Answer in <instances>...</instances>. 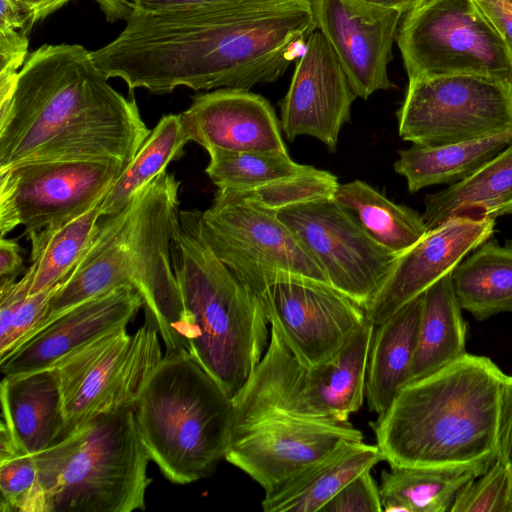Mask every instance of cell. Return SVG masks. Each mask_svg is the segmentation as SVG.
I'll list each match as a JSON object with an SVG mask.
<instances>
[{
    "mask_svg": "<svg viewBox=\"0 0 512 512\" xmlns=\"http://www.w3.org/2000/svg\"><path fill=\"white\" fill-rule=\"evenodd\" d=\"M132 408L150 460L170 482L206 478L225 459L232 398L188 351L163 356Z\"/></svg>",
    "mask_w": 512,
    "mask_h": 512,
    "instance_id": "6",
    "label": "cell"
},
{
    "mask_svg": "<svg viewBox=\"0 0 512 512\" xmlns=\"http://www.w3.org/2000/svg\"><path fill=\"white\" fill-rule=\"evenodd\" d=\"M99 205L61 225L27 235L31 265L21 279L28 294L63 282L77 266L97 230L101 218Z\"/></svg>",
    "mask_w": 512,
    "mask_h": 512,
    "instance_id": "31",
    "label": "cell"
},
{
    "mask_svg": "<svg viewBox=\"0 0 512 512\" xmlns=\"http://www.w3.org/2000/svg\"><path fill=\"white\" fill-rule=\"evenodd\" d=\"M422 295L375 326L371 343L365 396L371 411L383 414L411 375Z\"/></svg>",
    "mask_w": 512,
    "mask_h": 512,
    "instance_id": "24",
    "label": "cell"
},
{
    "mask_svg": "<svg viewBox=\"0 0 512 512\" xmlns=\"http://www.w3.org/2000/svg\"><path fill=\"white\" fill-rule=\"evenodd\" d=\"M463 214L494 219L512 214V142L469 177L424 199L428 230Z\"/></svg>",
    "mask_w": 512,
    "mask_h": 512,
    "instance_id": "25",
    "label": "cell"
},
{
    "mask_svg": "<svg viewBox=\"0 0 512 512\" xmlns=\"http://www.w3.org/2000/svg\"><path fill=\"white\" fill-rule=\"evenodd\" d=\"M2 419L19 451L35 455L63 438L65 416L56 373L51 367L3 376Z\"/></svg>",
    "mask_w": 512,
    "mask_h": 512,
    "instance_id": "22",
    "label": "cell"
},
{
    "mask_svg": "<svg viewBox=\"0 0 512 512\" xmlns=\"http://www.w3.org/2000/svg\"><path fill=\"white\" fill-rule=\"evenodd\" d=\"M33 21L16 0H0V91H12L28 56Z\"/></svg>",
    "mask_w": 512,
    "mask_h": 512,
    "instance_id": "36",
    "label": "cell"
},
{
    "mask_svg": "<svg viewBox=\"0 0 512 512\" xmlns=\"http://www.w3.org/2000/svg\"><path fill=\"white\" fill-rule=\"evenodd\" d=\"M361 440V431L347 422L261 413L232 423L225 460L267 493L325 458L345 441Z\"/></svg>",
    "mask_w": 512,
    "mask_h": 512,
    "instance_id": "15",
    "label": "cell"
},
{
    "mask_svg": "<svg viewBox=\"0 0 512 512\" xmlns=\"http://www.w3.org/2000/svg\"><path fill=\"white\" fill-rule=\"evenodd\" d=\"M21 249L16 240L1 237L0 240V287L7 286L15 281L23 268Z\"/></svg>",
    "mask_w": 512,
    "mask_h": 512,
    "instance_id": "41",
    "label": "cell"
},
{
    "mask_svg": "<svg viewBox=\"0 0 512 512\" xmlns=\"http://www.w3.org/2000/svg\"><path fill=\"white\" fill-rule=\"evenodd\" d=\"M79 44L28 54L0 108V170L29 162L115 160L127 166L150 131Z\"/></svg>",
    "mask_w": 512,
    "mask_h": 512,
    "instance_id": "2",
    "label": "cell"
},
{
    "mask_svg": "<svg viewBox=\"0 0 512 512\" xmlns=\"http://www.w3.org/2000/svg\"><path fill=\"white\" fill-rule=\"evenodd\" d=\"M159 336L146 318L135 333L130 334L127 326L112 329L50 366L62 394L63 438L100 414L133 406L145 379L164 356Z\"/></svg>",
    "mask_w": 512,
    "mask_h": 512,
    "instance_id": "11",
    "label": "cell"
},
{
    "mask_svg": "<svg viewBox=\"0 0 512 512\" xmlns=\"http://www.w3.org/2000/svg\"><path fill=\"white\" fill-rule=\"evenodd\" d=\"M512 52V9L507 0H474Z\"/></svg>",
    "mask_w": 512,
    "mask_h": 512,
    "instance_id": "40",
    "label": "cell"
},
{
    "mask_svg": "<svg viewBox=\"0 0 512 512\" xmlns=\"http://www.w3.org/2000/svg\"><path fill=\"white\" fill-rule=\"evenodd\" d=\"M375 325L367 321L329 361L306 367L270 326V340L252 375L232 398V423L261 413L346 423L364 400Z\"/></svg>",
    "mask_w": 512,
    "mask_h": 512,
    "instance_id": "8",
    "label": "cell"
},
{
    "mask_svg": "<svg viewBox=\"0 0 512 512\" xmlns=\"http://www.w3.org/2000/svg\"><path fill=\"white\" fill-rule=\"evenodd\" d=\"M35 24L71 0H16Z\"/></svg>",
    "mask_w": 512,
    "mask_h": 512,
    "instance_id": "43",
    "label": "cell"
},
{
    "mask_svg": "<svg viewBox=\"0 0 512 512\" xmlns=\"http://www.w3.org/2000/svg\"><path fill=\"white\" fill-rule=\"evenodd\" d=\"M179 188L174 173L165 170L119 211L101 217L88 250L62 282L35 329L88 298L127 286L141 296L146 318L156 326L166 353L187 351L171 256L180 221Z\"/></svg>",
    "mask_w": 512,
    "mask_h": 512,
    "instance_id": "3",
    "label": "cell"
},
{
    "mask_svg": "<svg viewBox=\"0 0 512 512\" xmlns=\"http://www.w3.org/2000/svg\"><path fill=\"white\" fill-rule=\"evenodd\" d=\"M507 2L509 4L510 8L512 9V0H507Z\"/></svg>",
    "mask_w": 512,
    "mask_h": 512,
    "instance_id": "47",
    "label": "cell"
},
{
    "mask_svg": "<svg viewBox=\"0 0 512 512\" xmlns=\"http://www.w3.org/2000/svg\"><path fill=\"white\" fill-rule=\"evenodd\" d=\"M258 298L270 326L306 367L331 360L366 322L364 308L327 283L280 281Z\"/></svg>",
    "mask_w": 512,
    "mask_h": 512,
    "instance_id": "16",
    "label": "cell"
},
{
    "mask_svg": "<svg viewBox=\"0 0 512 512\" xmlns=\"http://www.w3.org/2000/svg\"><path fill=\"white\" fill-rule=\"evenodd\" d=\"M200 212L180 211L171 243L184 337L189 354L233 398L268 347L269 321L258 296L203 239Z\"/></svg>",
    "mask_w": 512,
    "mask_h": 512,
    "instance_id": "5",
    "label": "cell"
},
{
    "mask_svg": "<svg viewBox=\"0 0 512 512\" xmlns=\"http://www.w3.org/2000/svg\"><path fill=\"white\" fill-rule=\"evenodd\" d=\"M398 133L421 146L469 141L512 128V84L472 74L409 79Z\"/></svg>",
    "mask_w": 512,
    "mask_h": 512,
    "instance_id": "12",
    "label": "cell"
},
{
    "mask_svg": "<svg viewBox=\"0 0 512 512\" xmlns=\"http://www.w3.org/2000/svg\"><path fill=\"white\" fill-rule=\"evenodd\" d=\"M334 200L351 213L378 244L397 257L418 243L428 231L421 214L391 201L361 180L339 184Z\"/></svg>",
    "mask_w": 512,
    "mask_h": 512,
    "instance_id": "30",
    "label": "cell"
},
{
    "mask_svg": "<svg viewBox=\"0 0 512 512\" xmlns=\"http://www.w3.org/2000/svg\"><path fill=\"white\" fill-rule=\"evenodd\" d=\"M510 479H511V491H512V462L509 463Z\"/></svg>",
    "mask_w": 512,
    "mask_h": 512,
    "instance_id": "46",
    "label": "cell"
},
{
    "mask_svg": "<svg viewBox=\"0 0 512 512\" xmlns=\"http://www.w3.org/2000/svg\"><path fill=\"white\" fill-rule=\"evenodd\" d=\"M496 460L512 462V376L508 375L501 391Z\"/></svg>",
    "mask_w": 512,
    "mask_h": 512,
    "instance_id": "39",
    "label": "cell"
},
{
    "mask_svg": "<svg viewBox=\"0 0 512 512\" xmlns=\"http://www.w3.org/2000/svg\"><path fill=\"white\" fill-rule=\"evenodd\" d=\"M317 29L338 57L357 97L394 87L388 75L403 13L363 0H311Z\"/></svg>",
    "mask_w": 512,
    "mask_h": 512,
    "instance_id": "17",
    "label": "cell"
},
{
    "mask_svg": "<svg viewBox=\"0 0 512 512\" xmlns=\"http://www.w3.org/2000/svg\"><path fill=\"white\" fill-rule=\"evenodd\" d=\"M143 306L122 286L88 298L30 332L0 358L3 376L50 367L62 356L112 329L128 326Z\"/></svg>",
    "mask_w": 512,
    "mask_h": 512,
    "instance_id": "20",
    "label": "cell"
},
{
    "mask_svg": "<svg viewBox=\"0 0 512 512\" xmlns=\"http://www.w3.org/2000/svg\"><path fill=\"white\" fill-rule=\"evenodd\" d=\"M495 219L474 214L453 216L429 229L398 256L384 284L365 309L375 326L422 295L472 251L491 238Z\"/></svg>",
    "mask_w": 512,
    "mask_h": 512,
    "instance_id": "19",
    "label": "cell"
},
{
    "mask_svg": "<svg viewBox=\"0 0 512 512\" xmlns=\"http://www.w3.org/2000/svg\"><path fill=\"white\" fill-rule=\"evenodd\" d=\"M180 116L189 140L206 151L288 153L272 105L249 90L198 94Z\"/></svg>",
    "mask_w": 512,
    "mask_h": 512,
    "instance_id": "21",
    "label": "cell"
},
{
    "mask_svg": "<svg viewBox=\"0 0 512 512\" xmlns=\"http://www.w3.org/2000/svg\"><path fill=\"white\" fill-rule=\"evenodd\" d=\"M203 239L257 296L286 280L328 279L299 238L277 212L218 189L209 208L200 212Z\"/></svg>",
    "mask_w": 512,
    "mask_h": 512,
    "instance_id": "9",
    "label": "cell"
},
{
    "mask_svg": "<svg viewBox=\"0 0 512 512\" xmlns=\"http://www.w3.org/2000/svg\"><path fill=\"white\" fill-rule=\"evenodd\" d=\"M408 79L472 74L512 84V52L474 0H425L401 20Z\"/></svg>",
    "mask_w": 512,
    "mask_h": 512,
    "instance_id": "10",
    "label": "cell"
},
{
    "mask_svg": "<svg viewBox=\"0 0 512 512\" xmlns=\"http://www.w3.org/2000/svg\"><path fill=\"white\" fill-rule=\"evenodd\" d=\"M34 458L47 512L146 507L150 458L131 406L96 416Z\"/></svg>",
    "mask_w": 512,
    "mask_h": 512,
    "instance_id": "7",
    "label": "cell"
},
{
    "mask_svg": "<svg viewBox=\"0 0 512 512\" xmlns=\"http://www.w3.org/2000/svg\"><path fill=\"white\" fill-rule=\"evenodd\" d=\"M382 503L379 487L371 475L365 471L335 494L320 512H381Z\"/></svg>",
    "mask_w": 512,
    "mask_h": 512,
    "instance_id": "38",
    "label": "cell"
},
{
    "mask_svg": "<svg viewBox=\"0 0 512 512\" xmlns=\"http://www.w3.org/2000/svg\"><path fill=\"white\" fill-rule=\"evenodd\" d=\"M365 2L381 6L384 8L395 9L403 14L409 12L425 0H363Z\"/></svg>",
    "mask_w": 512,
    "mask_h": 512,
    "instance_id": "45",
    "label": "cell"
},
{
    "mask_svg": "<svg viewBox=\"0 0 512 512\" xmlns=\"http://www.w3.org/2000/svg\"><path fill=\"white\" fill-rule=\"evenodd\" d=\"M485 466L394 467L379 487L385 512H450L459 492L487 471Z\"/></svg>",
    "mask_w": 512,
    "mask_h": 512,
    "instance_id": "29",
    "label": "cell"
},
{
    "mask_svg": "<svg viewBox=\"0 0 512 512\" xmlns=\"http://www.w3.org/2000/svg\"><path fill=\"white\" fill-rule=\"evenodd\" d=\"M210 157L205 172L218 189L255 191L295 177L309 165L293 161L289 154L277 152L207 151Z\"/></svg>",
    "mask_w": 512,
    "mask_h": 512,
    "instance_id": "33",
    "label": "cell"
},
{
    "mask_svg": "<svg viewBox=\"0 0 512 512\" xmlns=\"http://www.w3.org/2000/svg\"><path fill=\"white\" fill-rule=\"evenodd\" d=\"M189 137L180 114L164 115L99 205L101 217L119 211L143 186L184 154Z\"/></svg>",
    "mask_w": 512,
    "mask_h": 512,
    "instance_id": "32",
    "label": "cell"
},
{
    "mask_svg": "<svg viewBox=\"0 0 512 512\" xmlns=\"http://www.w3.org/2000/svg\"><path fill=\"white\" fill-rule=\"evenodd\" d=\"M512 142V128L485 138L435 146L412 144L398 151L397 174L406 179L410 193L423 188L458 183L472 175Z\"/></svg>",
    "mask_w": 512,
    "mask_h": 512,
    "instance_id": "26",
    "label": "cell"
},
{
    "mask_svg": "<svg viewBox=\"0 0 512 512\" xmlns=\"http://www.w3.org/2000/svg\"><path fill=\"white\" fill-rule=\"evenodd\" d=\"M356 98L333 48L316 29L307 38L279 102L281 129L289 141L307 135L335 152Z\"/></svg>",
    "mask_w": 512,
    "mask_h": 512,
    "instance_id": "18",
    "label": "cell"
},
{
    "mask_svg": "<svg viewBox=\"0 0 512 512\" xmlns=\"http://www.w3.org/2000/svg\"><path fill=\"white\" fill-rule=\"evenodd\" d=\"M61 284L32 294L21 278L0 287V358L43 321Z\"/></svg>",
    "mask_w": 512,
    "mask_h": 512,
    "instance_id": "34",
    "label": "cell"
},
{
    "mask_svg": "<svg viewBox=\"0 0 512 512\" xmlns=\"http://www.w3.org/2000/svg\"><path fill=\"white\" fill-rule=\"evenodd\" d=\"M506 375L488 357L465 353L403 386L371 423L394 467H490L496 460Z\"/></svg>",
    "mask_w": 512,
    "mask_h": 512,
    "instance_id": "4",
    "label": "cell"
},
{
    "mask_svg": "<svg viewBox=\"0 0 512 512\" xmlns=\"http://www.w3.org/2000/svg\"><path fill=\"white\" fill-rule=\"evenodd\" d=\"M119 35L91 51L130 90H249L278 80L317 29L311 0H243L167 10L131 8Z\"/></svg>",
    "mask_w": 512,
    "mask_h": 512,
    "instance_id": "1",
    "label": "cell"
},
{
    "mask_svg": "<svg viewBox=\"0 0 512 512\" xmlns=\"http://www.w3.org/2000/svg\"><path fill=\"white\" fill-rule=\"evenodd\" d=\"M243 0H130L131 8L143 10H167L181 7L213 5Z\"/></svg>",
    "mask_w": 512,
    "mask_h": 512,
    "instance_id": "42",
    "label": "cell"
},
{
    "mask_svg": "<svg viewBox=\"0 0 512 512\" xmlns=\"http://www.w3.org/2000/svg\"><path fill=\"white\" fill-rule=\"evenodd\" d=\"M383 460L377 446L345 441L332 453L265 493V512H320L347 483Z\"/></svg>",
    "mask_w": 512,
    "mask_h": 512,
    "instance_id": "23",
    "label": "cell"
},
{
    "mask_svg": "<svg viewBox=\"0 0 512 512\" xmlns=\"http://www.w3.org/2000/svg\"><path fill=\"white\" fill-rule=\"evenodd\" d=\"M462 309L478 321L512 313V241L500 245L488 239L451 272Z\"/></svg>",
    "mask_w": 512,
    "mask_h": 512,
    "instance_id": "28",
    "label": "cell"
},
{
    "mask_svg": "<svg viewBox=\"0 0 512 512\" xmlns=\"http://www.w3.org/2000/svg\"><path fill=\"white\" fill-rule=\"evenodd\" d=\"M451 273L422 294L417 342L409 382L430 375L466 353L467 326ZM408 382V383H409Z\"/></svg>",
    "mask_w": 512,
    "mask_h": 512,
    "instance_id": "27",
    "label": "cell"
},
{
    "mask_svg": "<svg viewBox=\"0 0 512 512\" xmlns=\"http://www.w3.org/2000/svg\"><path fill=\"white\" fill-rule=\"evenodd\" d=\"M126 166L115 160L29 162L0 170V236L61 225L102 202Z\"/></svg>",
    "mask_w": 512,
    "mask_h": 512,
    "instance_id": "13",
    "label": "cell"
},
{
    "mask_svg": "<svg viewBox=\"0 0 512 512\" xmlns=\"http://www.w3.org/2000/svg\"><path fill=\"white\" fill-rule=\"evenodd\" d=\"M0 511L47 512L34 455L18 449L0 453Z\"/></svg>",
    "mask_w": 512,
    "mask_h": 512,
    "instance_id": "35",
    "label": "cell"
},
{
    "mask_svg": "<svg viewBox=\"0 0 512 512\" xmlns=\"http://www.w3.org/2000/svg\"><path fill=\"white\" fill-rule=\"evenodd\" d=\"M277 216L316 259L329 284L365 310L397 256L378 244L334 198L290 206Z\"/></svg>",
    "mask_w": 512,
    "mask_h": 512,
    "instance_id": "14",
    "label": "cell"
},
{
    "mask_svg": "<svg viewBox=\"0 0 512 512\" xmlns=\"http://www.w3.org/2000/svg\"><path fill=\"white\" fill-rule=\"evenodd\" d=\"M450 512H512L509 464L495 460L459 492Z\"/></svg>",
    "mask_w": 512,
    "mask_h": 512,
    "instance_id": "37",
    "label": "cell"
},
{
    "mask_svg": "<svg viewBox=\"0 0 512 512\" xmlns=\"http://www.w3.org/2000/svg\"><path fill=\"white\" fill-rule=\"evenodd\" d=\"M109 22L125 20L131 11L130 0H95Z\"/></svg>",
    "mask_w": 512,
    "mask_h": 512,
    "instance_id": "44",
    "label": "cell"
}]
</instances>
